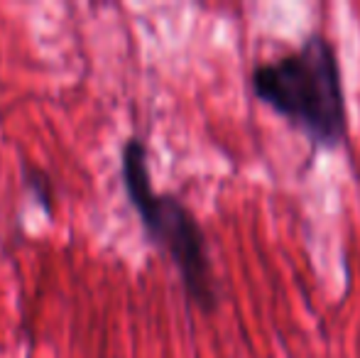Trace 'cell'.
<instances>
[{
	"label": "cell",
	"mask_w": 360,
	"mask_h": 358,
	"mask_svg": "<svg viewBox=\"0 0 360 358\" xmlns=\"http://www.w3.org/2000/svg\"><path fill=\"white\" fill-rule=\"evenodd\" d=\"M27 186L37 194L39 201H44L47 211L52 209V184H49V177L42 172V170H27Z\"/></svg>",
	"instance_id": "3"
},
{
	"label": "cell",
	"mask_w": 360,
	"mask_h": 358,
	"mask_svg": "<svg viewBox=\"0 0 360 358\" xmlns=\"http://www.w3.org/2000/svg\"><path fill=\"white\" fill-rule=\"evenodd\" d=\"M250 91L314 148L341 150L348 145L351 120L343 69L328 34L309 32L294 49L255 64Z\"/></svg>",
	"instance_id": "1"
},
{
	"label": "cell",
	"mask_w": 360,
	"mask_h": 358,
	"mask_svg": "<svg viewBox=\"0 0 360 358\" xmlns=\"http://www.w3.org/2000/svg\"><path fill=\"white\" fill-rule=\"evenodd\" d=\"M120 179L147 238L179 272L189 302L206 314L214 312L221 295L204 226L179 194L152 186L147 145L138 135L125 140L120 150Z\"/></svg>",
	"instance_id": "2"
}]
</instances>
